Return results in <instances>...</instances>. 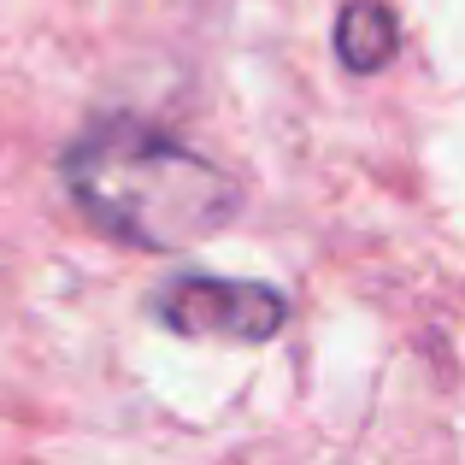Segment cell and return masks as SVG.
<instances>
[{"label": "cell", "instance_id": "cell-3", "mask_svg": "<svg viewBox=\"0 0 465 465\" xmlns=\"http://www.w3.org/2000/svg\"><path fill=\"white\" fill-rule=\"evenodd\" d=\"M401 47V24L383 0H348L336 18V59L348 71H383Z\"/></svg>", "mask_w": 465, "mask_h": 465}, {"label": "cell", "instance_id": "cell-1", "mask_svg": "<svg viewBox=\"0 0 465 465\" xmlns=\"http://www.w3.org/2000/svg\"><path fill=\"white\" fill-rule=\"evenodd\" d=\"M65 189L106 236L177 253L236 218L242 189L224 165L142 118H94L59 159Z\"/></svg>", "mask_w": 465, "mask_h": 465}, {"label": "cell", "instance_id": "cell-2", "mask_svg": "<svg viewBox=\"0 0 465 465\" xmlns=\"http://www.w3.org/2000/svg\"><path fill=\"white\" fill-rule=\"evenodd\" d=\"M153 318L194 341H272L289 318V301L253 277L183 272L153 295Z\"/></svg>", "mask_w": 465, "mask_h": 465}]
</instances>
